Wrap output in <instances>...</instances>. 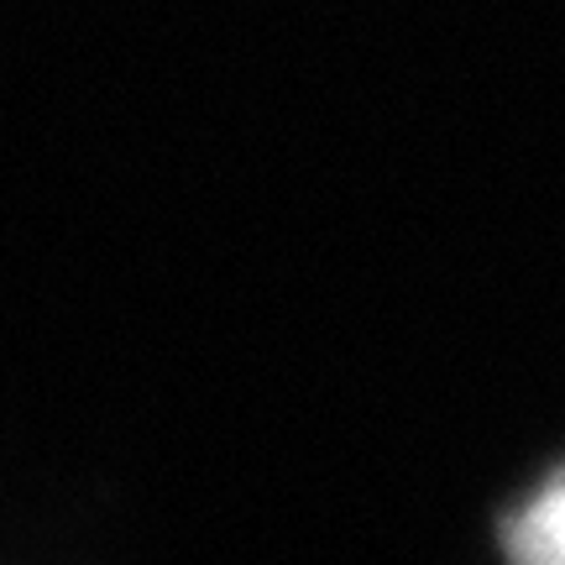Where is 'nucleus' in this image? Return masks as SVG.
Returning <instances> with one entry per match:
<instances>
[{
  "instance_id": "1",
  "label": "nucleus",
  "mask_w": 565,
  "mask_h": 565,
  "mask_svg": "<svg viewBox=\"0 0 565 565\" xmlns=\"http://www.w3.org/2000/svg\"><path fill=\"white\" fill-rule=\"evenodd\" d=\"M508 550H513L519 561H534V565H565V477L555 487H545V492L513 519Z\"/></svg>"
}]
</instances>
